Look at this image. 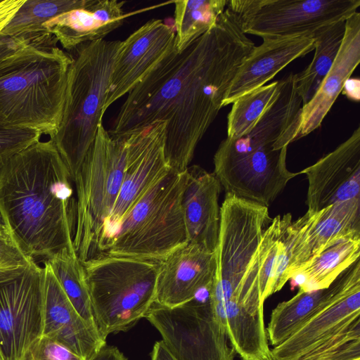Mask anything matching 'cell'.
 Here are the masks:
<instances>
[{"mask_svg":"<svg viewBox=\"0 0 360 360\" xmlns=\"http://www.w3.org/2000/svg\"><path fill=\"white\" fill-rule=\"evenodd\" d=\"M255 46L226 7L210 30L182 51L174 48L128 93L108 133L127 138L165 121L167 165L175 172L186 170Z\"/></svg>","mask_w":360,"mask_h":360,"instance_id":"6da1fadb","label":"cell"},{"mask_svg":"<svg viewBox=\"0 0 360 360\" xmlns=\"http://www.w3.org/2000/svg\"><path fill=\"white\" fill-rule=\"evenodd\" d=\"M70 172L51 140L39 141L0 169V213L15 239L34 261L73 245L77 199Z\"/></svg>","mask_w":360,"mask_h":360,"instance_id":"7a4b0ae2","label":"cell"},{"mask_svg":"<svg viewBox=\"0 0 360 360\" xmlns=\"http://www.w3.org/2000/svg\"><path fill=\"white\" fill-rule=\"evenodd\" d=\"M274 103L245 134L226 138L213 158L214 174L226 193L269 207L300 172L286 165L289 144L295 141L302 101L294 74L281 80Z\"/></svg>","mask_w":360,"mask_h":360,"instance_id":"3957f363","label":"cell"},{"mask_svg":"<svg viewBox=\"0 0 360 360\" xmlns=\"http://www.w3.org/2000/svg\"><path fill=\"white\" fill-rule=\"evenodd\" d=\"M0 60V120L53 137L59 126L72 58L48 32Z\"/></svg>","mask_w":360,"mask_h":360,"instance_id":"277c9868","label":"cell"},{"mask_svg":"<svg viewBox=\"0 0 360 360\" xmlns=\"http://www.w3.org/2000/svg\"><path fill=\"white\" fill-rule=\"evenodd\" d=\"M122 41L104 39L77 46L69 67L64 106L50 139L74 179L93 144L104 115L103 108L114 60Z\"/></svg>","mask_w":360,"mask_h":360,"instance_id":"5b68a950","label":"cell"},{"mask_svg":"<svg viewBox=\"0 0 360 360\" xmlns=\"http://www.w3.org/2000/svg\"><path fill=\"white\" fill-rule=\"evenodd\" d=\"M188 178L170 169L131 208L103 254L160 262L188 240L182 199Z\"/></svg>","mask_w":360,"mask_h":360,"instance_id":"8992f818","label":"cell"},{"mask_svg":"<svg viewBox=\"0 0 360 360\" xmlns=\"http://www.w3.org/2000/svg\"><path fill=\"white\" fill-rule=\"evenodd\" d=\"M160 262L101 254L82 263L101 338L127 331L155 302Z\"/></svg>","mask_w":360,"mask_h":360,"instance_id":"52a82bcc","label":"cell"},{"mask_svg":"<svg viewBox=\"0 0 360 360\" xmlns=\"http://www.w3.org/2000/svg\"><path fill=\"white\" fill-rule=\"evenodd\" d=\"M127 149V138L112 137L101 124L74 179L77 225L73 245L82 263L98 255L103 224L123 180Z\"/></svg>","mask_w":360,"mask_h":360,"instance_id":"ba28073f","label":"cell"},{"mask_svg":"<svg viewBox=\"0 0 360 360\" xmlns=\"http://www.w3.org/2000/svg\"><path fill=\"white\" fill-rule=\"evenodd\" d=\"M271 219L267 207L226 193L214 250L216 271L209 290L212 306L229 300L246 278Z\"/></svg>","mask_w":360,"mask_h":360,"instance_id":"9c48e42d","label":"cell"},{"mask_svg":"<svg viewBox=\"0 0 360 360\" xmlns=\"http://www.w3.org/2000/svg\"><path fill=\"white\" fill-rule=\"evenodd\" d=\"M360 0H228L243 32L265 37L312 34L328 25L346 20Z\"/></svg>","mask_w":360,"mask_h":360,"instance_id":"30bf717a","label":"cell"},{"mask_svg":"<svg viewBox=\"0 0 360 360\" xmlns=\"http://www.w3.org/2000/svg\"><path fill=\"white\" fill-rule=\"evenodd\" d=\"M145 318L176 360H234L236 353L228 345L209 297L173 307L154 303Z\"/></svg>","mask_w":360,"mask_h":360,"instance_id":"8fae6325","label":"cell"},{"mask_svg":"<svg viewBox=\"0 0 360 360\" xmlns=\"http://www.w3.org/2000/svg\"><path fill=\"white\" fill-rule=\"evenodd\" d=\"M167 122L157 121L127 138L124 173L113 209L105 221L98 255L103 254L131 208L169 167L165 155Z\"/></svg>","mask_w":360,"mask_h":360,"instance_id":"7c38bea8","label":"cell"},{"mask_svg":"<svg viewBox=\"0 0 360 360\" xmlns=\"http://www.w3.org/2000/svg\"><path fill=\"white\" fill-rule=\"evenodd\" d=\"M44 269L34 262L0 283V349L4 360H24L42 336Z\"/></svg>","mask_w":360,"mask_h":360,"instance_id":"4fadbf2b","label":"cell"},{"mask_svg":"<svg viewBox=\"0 0 360 360\" xmlns=\"http://www.w3.org/2000/svg\"><path fill=\"white\" fill-rule=\"evenodd\" d=\"M360 319V261L333 283L328 297L292 335L271 349L273 360H300L328 338Z\"/></svg>","mask_w":360,"mask_h":360,"instance_id":"5bb4252c","label":"cell"},{"mask_svg":"<svg viewBox=\"0 0 360 360\" xmlns=\"http://www.w3.org/2000/svg\"><path fill=\"white\" fill-rule=\"evenodd\" d=\"M360 238V198L335 203L319 211L307 212L287 229L290 280L307 262L331 245Z\"/></svg>","mask_w":360,"mask_h":360,"instance_id":"9a60e30c","label":"cell"},{"mask_svg":"<svg viewBox=\"0 0 360 360\" xmlns=\"http://www.w3.org/2000/svg\"><path fill=\"white\" fill-rule=\"evenodd\" d=\"M259 258L231 298L212 306L214 316L242 360H273L258 283Z\"/></svg>","mask_w":360,"mask_h":360,"instance_id":"2e32d148","label":"cell"},{"mask_svg":"<svg viewBox=\"0 0 360 360\" xmlns=\"http://www.w3.org/2000/svg\"><path fill=\"white\" fill-rule=\"evenodd\" d=\"M174 28L152 19L122 41L106 91L103 114L138 85L174 49Z\"/></svg>","mask_w":360,"mask_h":360,"instance_id":"e0dca14e","label":"cell"},{"mask_svg":"<svg viewBox=\"0 0 360 360\" xmlns=\"http://www.w3.org/2000/svg\"><path fill=\"white\" fill-rule=\"evenodd\" d=\"M300 173L308 181V211L360 198V127L335 150Z\"/></svg>","mask_w":360,"mask_h":360,"instance_id":"ac0fdd59","label":"cell"},{"mask_svg":"<svg viewBox=\"0 0 360 360\" xmlns=\"http://www.w3.org/2000/svg\"><path fill=\"white\" fill-rule=\"evenodd\" d=\"M215 271L214 252L188 242L160 262L154 303L173 307L209 293Z\"/></svg>","mask_w":360,"mask_h":360,"instance_id":"d6986e66","label":"cell"},{"mask_svg":"<svg viewBox=\"0 0 360 360\" xmlns=\"http://www.w3.org/2000/svg\"><path fill=\"white\" fill-rule=\"evenodd\" d=\"M44 262L42 336L58 342L86 360H92L106 340L96 326L77 313L49 264Z\"/></svg>","mask_w":360,"mask_h":360,"instance_id":"ffe728a7","label":"cell"},{"mask_svg":"<svg viewBox=\"0 0 360 360\" xmlns=\"http://www.w3.org/2000/svg\"><path fill=\"white\" fill-rule=\"evenodd\" d=\"M312 34L265 37L240 65L223 101L232 104L241 96L265 85L293 60L314 51Z\"/></svg>","mask_w":360,"mask_h":360,"instance_id":"44dd1931","label":"cell"},{"mask_svg":"<svg viewBox=\"0 0 360 360\" xmlns=\"http://www.w3.org/2000/svg\"><path fill=\"white\" fill-rule=\"evenodd\" d=\"M360 62V13L345 20V32L337 57L316 93L302 106L295 141L319 128Z\"/></svg>","mask_w":360,"mask_h":360,"instance_id":"7402d4cb","label":"cell"},{"mask_svg":"<svg viewBox=\"0 0 360 360\" xmlns=\"http://www.w3.org/2000/svg\"><path fill=\"white\" fill-rule=\"evenodd\" d=\"M187 173L182 207L188 240L214 252L220 224L221 184L214 173L200 166L188 167Z\"/></svg>","mask_w":360,"mask_h":360,"instance_id":"603a6c76","label":"cell"},{"mask_svg":"<svg viewBox=\"0 0 360 360\" xmlns=\"http://www.w3.org/2000/svg\"><path fill=\"white\" fill-rule=\"evenodd\" d=\"M125 1L90 0L85 7L69 11L46 21L44 30L55 36L63 49L103 39L121 26L127 16L122 10Z\"/></svg>","mask_w":360,"mask_h":360,"instance_id":"cb8c5ba5","label":"cell"},{"mask_svg":"<svg viewBox=\"0 0 360 360\" xmlns=\"http://www.w3.org/2000/svg\"><path fill=\"white\" fill-rule=\"evenodd\" d=\"M292 221L290 213L278 215L271 219L263 232L258 250V283L263 304L269 296L281 290L289 281L286 233Z\"/></svg>","mask_w":360,"mask_h":360,"instance_id":"d4e9b609","label":"cell"},{"mask_svg":"<svg viewBox=\"0 0 360 360\" xmlns=\"http://www.w3.org/2000/svg\"><path fill=\"white\" fill-rule=\"evenodd\" d=\"M359 256L360 238L342 240L311 259L290 280L303 292L328 288Z\"/></svg>","mask_w":360,"mask_h":360,"instance_id":"484cf974","label":"cell"},{"mask_svg":"<svg viewBox=\"0 0 360 360\" xmlns=\"http://www.w3.org/2000/svg\"><path fill=\"white\" fill-rule=\"evenodd\" d=\"M345 32V20L322 27L312 33L314 55L302 71L294 74L295 86L302 101L307 103L316 93L332 67L340 49Z\"/></svg>","mask_w":360,"mask_h":360,"instance_id":"4316f807","label":"cell"},{"mask_svg":"<svg viewBox=\"0 0 360 360\" xmlns=\"http://www.w3.org/2000/svg\"><path fill=\"white\" fill-rule=\"evenodd\" d=\"M333 290L328 288L310 292L298 290L288 300L280 302L271 311L266 328L268 341L276 347L295 332L320 307Z\"/></svg>","mask_w":360,"mask_h":360,"instance_id":"83f0119b","label":"cell"},{"mask_svg":"<svg viewBox=\"0 0 360 360\" xmlns=\"http://www.w3.org/2000/svg\"><path fill=\"white\" fill-rule=\"evenodd\" d=\"M174 3V48L181 52L216 24L228 0H183Z\"/></svg>","mask_w":360,"mask_h":360,"instance_id":"f1b7e54d","label":"cell"},{"mask_svg":"<svg viewBox=\"0 0 360 360\" xmlns=\"http://www.w3.org/2000/svg\"><path fill=\"white\" fill-rule=\"evenodd\" d=\"M45 261L77 313L96 326L84 266L76 253L64 250Z\"/></svg>","mask_w":360,"mask_h":360,"instance_id":"f546056e","label":"cell"},{"mask_svg":"<svg viewBox=\"0 0 360 360\" xmlns=\"http://www.w3.org/2000/svg\"><path fill=\"white\" fill-rule=\"evenodd\" d=\"M90 0H25L1 34L18 37L46 32L42 25L69 11L85 7Z\"/></svg>","mask_w":360,"mask_h":360,"instance_id":"4dcf8cb0","label":"cell"},{"mask_svg":"<svg viewBox=\"0 0 360 360\" xmlns=\"http://www.w3.org/2000/svg\"><path fill=\"white\" fill-rule=\"evenodd\" d=\"M281 80L251 91L233 103L227 116V138H238L247 133L274 103L281 89Z\"/></svg>","mask_w":360,"mask_h":360,"instance_id":"1f68e13d","label":"cell"},{"mask_svg":"<svg viewBox=\"0 0 360 360\" xmlns=\"http://www.w3.org/2000/svg\"><path fill=\"white\" fill-rule=\"evenodd\" d=\"M360 359V319L328 338L300 360Z\"/></svg>","mask_w":360,"mask_h":360,"instance_id":"d6a6232c","label":"cell"},{"mask_svg":"<svg viewBox=\"0 0 360 360\" xmlns=\"http://www.w3.org/2000/svg\"><path fill=\"white\" fill-rule=\"evenodd\" d=\"M34 262L18 243L8 227L0 224V283L19 276Z\"/></svg>","mask_w":360,"mask_h":360,"instance_id":"836d02e7","label":"cell"},{"mask_svg":"<svg viewBox=\"0 0 360 360\" xmlns=\"http://www.w3.org/2000/svg\"><path fill=\"white\" fill-rule=\"evenodd\" d=\"M36 130L12 127L0 120V169L17 153L40 141Z\"/></svg>","mask_w":360,"mask_h":360,"instance_id":"e575fe53","label":"cell"},{"mask_svg":"<svg viewBox=\"0 0 360 360\" xmlns=\"http://www.w3.org/2000/svg\"><path fill=\"white\" fill-rule=\"evenodd\" d=\"M24 360H86L63 345L41 336L27 352Z\"/></svg>","mask_w":360,"mask_h":360,"instance_id":"d590c367","label":"cell"},{"mask_svg":"<svg viewBox=\"0 0 360 360\" xmlns=\"http://www.w3.org/2000/svg\"><path fill=\"white\" fill-rule=\"evenodd\" d=\"M92 360H127V359L116 347L105 345Z\"/></svg>","mask_w":360,"mask_h":360,"instance_id":"8d00e7d4","label":"cell"},{"mask_svg":"<svg viewBox=\"0 0 360 360\" xmlns=\"http://www.w3.org/2000/svg\"><path fill=\"white\" fill-rule=\"evenodd\" d=\"M150 360H176L162 340L157 341L150 353Z\"/></svg>","mask_w":360,"mask_h":360,"instance_id":"74e56055","label":"cell"},{"mask_svg":"<svg viewBox=\"0 0 360 360\" xmlns=\"http://www.w3.org/2000/svg\"><path fill=\"white\" fill-rule=\"evenodd\" d=\"M4 224V220H3V218L1 217V214L0 213V224Z\"/></svg>","mask_w":360,"mask_h":360,"instance_id":"f35d334b","label":"cell"},{"mask_svg":"<svg viewBox=\"0 0 360 360\" xmlns=\"http://www.w3.org/2000/svg\"><path fill=\"white\" fill-rule=\"evenodd\" d=\"M0 360H4L1 349H0Z\"/></svg>","mask_w":360,"mask_h":360,"instance_id":"ab89813d","label":"cell"},{"mask_svg":"<svg viewBox=\"0 0 360 360\" xmlns=\"http://www.w3.org/2000/svg\"><path fill=\"white\" fill-rule=\"evenodd\" d=\"M357 360H360V359H357Z\"/></svg>","mask_w":360,"mask_h":360,"instance_id":"60d3db41","label":"cell"}]
</instances>
